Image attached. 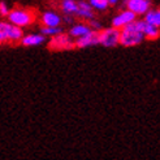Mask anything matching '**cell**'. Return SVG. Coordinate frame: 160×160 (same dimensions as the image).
Listing matches in <instances>:
<instances>
[{
  "instance_id": "20",
  "label": "cell",
  "mask_w": 160,
  "mask_h": 160,
  "mask_svg": "<svg viewBox=\"0 0 160 160\" xmlns=\"http://www.w3.org/2000/svg\"><path fill=\"white\" fill-rule=\"evenodd\" d=\"M74 18L73 16H62V22L64 23H74Z\"/></svg>"
},
{
  "instance_id": "16",
  "label": "cell",
  "mask_w": 160,
  "mask_h": 160,
  "mask_svg": "<svg viewBox=\"0 0 160 160\" xmlns=\"http://www.w3.org/2000/svg\"><path fill=\"white\" fill-rule=\"evenodd\" d=\"M87 3H89V5L92 9L99 11V12H104L109 8L107 0H87Z\"/></svg>"
},
{
  "instance_id": "9",
  "label": "cell",
  "mask_w": 160,
  "mask_h": 160,
  "mask_svg": "<svg viewBox=\"0 0 160 160\" xmlns=\"http://www.w3.org/2000/svg\"><path fill=\"white\" fill-rule=\"evenodd\" d=\"M74 17L82 20L83 22H89L95 18V13L86 0H79V2H77V12Z\"/></svg>"
},
{
  "instance_id": "11",
  "label": "cell",
  "mask_w": 160,
  "mask_h": 160,
  "mask_svg": "<svg viewBox=\"0 0 160 160\" xmlns=\"http://www.w3.org/2000/svg\"><path fill=\"white\" fill-rule=\"evenodd\" d=\"M41 21L43 23V26H47V28H59L62 23V17L56 11H46L42 14Z\"/></svg>"
},
{
  "instance_id": "17",
  "label": "cell",
  "mask_w": 160,
  "mask_h": 160,
  "mask_svg": "<svg viewBox=\"0 0 160 160\" xmlns=\"http://www.w3.org/2000/svg\"><path fill=\"white\" fill-rule=\"evenodd\" d=\"M61 33H64L61 26H59V28H47V26H43V28L41 29V34H42L43 37H50V38H52V37L59 35V34H61Z\"/></svg>"
},
{
  "instance_id": "18",
  "label": "cell",
  "mask_w": 160,
  "mask_h": 160,
  "mask_svg": "<svg viewBox=\"0 0 160 160\" xmlns=\"http://www.w3.org/2000/svg\"><path fill=\"white\" fill-rule=\"evenodd\" d=\"M86 23L90 26V29H91L92 31H100V30L103 29L102 22L98 21L97 18H94V20H91V21H89V22H86Z\"/></svg>"
},
{
  "instance_id": "14",
  "label": "cell",
  "mask_w": 160,
  "mask_h": 160,
  "mask_svg": "<svg viewBox=\"0 0 160 160\" xmlns=\"http://www.w3.org/2000/svg\"><path fill=\"white\" fill-rule=\"evenodd\" d=\"M143 21L148 25L160 28V9L159 8H151V9L143 16Z\"/></svg>"
},
{
  "instance_id": "7",
  "label": "cell",
  "mask_w": 160,
  "mask_h": 160,
  "mask_svg": "<svg viewBox=\"0 0 160 160\" xmlns=\"http://www.w3.org/2000/svg\"><path fill=\"white\" fill-rule=\"evenodd\" d=\"M152 8V0H125V9L135 16H145Z\"/></svg>"
},
{
  "instance_id": "13",
  "label": "cell",
  "mask_w": 160,
  "mask_h": 160,
  "mask_svg": "<svg viewBox=\"0 0 160 160\" xmlns=\"http://www.w3.org/2000/svg\"><path fill=\"white\" fill-rule=\"evenodd\" d=\"M90 31H92V30L90 29V26L87 25L86 22H78V23H74V25L69 29L68 35L73 39H78L86 34H89Z\"/></svg>"
},
{
  "instance_id": "6",
  "label": "cell",
  "mask_w": 160,
  "mask_h": 160,
  "mask_svg": "<svg viewBox=\"0 0 160 160\" xmlns=\"http://www.w3.org/2000/svg\"><path fill=\"white\" fill-rule=\"evenodd\" d=\"M132 25L137 31L143 34L145 39H148V41H156V39H159V37H160V28L148 25V23H146L141 18H137L135 21H133Z\"/></svg>"
},
{
  "instance_id": "15",
  "label": "cell",
  "mask_w": 160,
  "mask_h": 160,
  "mask_svg": "<svg viewBox=\"0 0 160 160\" xmlns=\"http://www.w3.org/2000/svg\"><path fill=\"white\" fill-rule=\"evenodd\" d=\"M60 9L64 16H76L77 12V0H61Z\"/></svg>"
},
{
  "instance_id": "2",
  "label": "cell",
  "mask_w": 160,
  "mask_h": 160,
  "mask_svg": "<svg viewBox=\"0 0 160 160\" xmlns=\"http://www.w3.org/2000/svg\"><path fill=\"white\" fill-rule=\"evenodd\" d=\"M23 37V29L12 25L8 21H0V44L18 43Z\"/></svg>"
},
{
  "instance_id": "5",
  "label": "cell",
  "mask_w": 160,
  "mask_h": 160,
  "mask_svg": "<svg viewBox=\"0 0 160 160\" xmlns=\"http://www.w3.org/2000/svg\"><path fill=\"white\" fill-rule=\"evenodd\" d=\"M48 48L51 51H72V50L76 48L74 39L70 38L65 33H61L59 35H55V37L50 38Z\"/></svg>"
},
{
  "instance_id": "8",
  "label": "cell",
  "mask_w": 160,
  "mask_h": 160,
  "mask_svg": "<svg viewBox=\"0 0 160 160\" xmlns=\"http://www.w3.org/2000/svg\"><path fill=\"white\" fill-rule=\"evenodd\" d=\"M135 20H137V16H135L134 13H132L128 9H122L121 12H118L115 17L112 18L111 25H112V28H115L117 30H121Z\"/></svg>"
},
{
  "instance_id": "21",
  "label": "cell",
  "mask_w": 160,
  "mask_h": 160,
  "mask_svg": "<svg viewBox=\"0 0 160 160\" xmlns=\"http://www.w3.org/2000/svg\"><path fill=\"white\" fill-rule=\"evenodd\" d=\"M107 3H108L109 7H115V5H117L120 3V0H107Z\"/></svg>"
},
{
  "instance_id": "3",
  "label": "cell",
  "mask_w": 160,
  "mask_h": 160,
  "mask_svg": "<svg viewBox=\"0 0 160 160\" xmlns=\"http://www.w3.org/2000/svg\"><path fill=\"white\" fill-rule=\"evenodd\" d=\"M143 41H145L143 34L137 31L135 29H133L130 23L128 26H125L124 29L120 30V42H118L120 46L135 47V46H139L141 43H143Z\"/></svg>"
},
{
  "instance_id": "10",
  "label": "cell",
  "mask_w": 160,
  "mask_h": 160,
  "mask_svg": "<svg viewBox=\"0 0 160 160\" xmlns=\"http://www.w3.org/2000/svg\"><path fill=\"white\" fill-rule=\"evenodd\" d=\"M76 48H90V47L99 46L98 42V31H90L89 34H86L81 38H78L74 41Z\"/></svg>"
},
{
  "instance_id": "19",
  "label": "cell",
  "mask_w": 160,
  "mask_h": 160,
  "mask_svg": "<svg viewBox=\"0 0 160 160\" xmlns=\"http://www.w3.org/2000/svg\"><path fill=\"white\" fill-rule=\"evenodd\" d=\"M9 7H8L4 2H2L0 3V16H2V17H7L8 16V13H9Z\"/></svg>"
},
{
  "instance_id": "4",
  "label": "cell",
  "mask_w": 160,
  "mask_h": 160,
  "mask_svg": "<svg viewBox=\"0 0 160 160\" xmlns=\"http://www.w3.org/2000/svg\"><path fill=\"white\" fill-rule=\"evenodd\" d=\"M98 42L99 46H103L106 48H113L118 46L120 42V30L115 28H106L98 31Z\"/></svg>"
},
{
  "instance_id": "1",
  "label": "cell",
  "mask_w": 160,
  "mask_h": 160,
  "mask_svg": "<svg viewBox=\"0 0 160 160\" xmlns=\"http://www.w3.org/2000/svg\"><path fill=\"white\" fill-rule=\"evenodd\" d=\"M7 21L12 23V25L17 26L20 29L28 28L35 21V13L30 9H23V8H14V9L9 11L7 16Z\"/></svg>"
},
{
  "instance_id": "12",
  "label": "cell",
  "mask_w": 160,
  "mask_h": 160,
  "mask_svg": "<svg viewBox=\"0 0 160 160\" xmlns=\"http://www.w3.org/2000/svg\"><path fill=\"white\" fill-rule=\"evenodd\" d=\"M46 43V37H43L41 33H30V34H23L21 39V44L25 47H38Z\"/></svg>"
}]
</instances>
